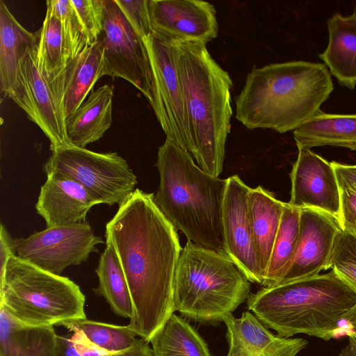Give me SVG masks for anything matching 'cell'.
Masks as SVG:
<instances>
[{"label": "cell", "instance_id": "cell-1", "mask_svg": "<svg viewBox=\"0 0 356 356\" xmlns=\"http://www.w3.org/2000/svg\"><path fill=\"white\" fill-rule=\"evenodd\" d=\"M139 188L106 225L128 283L133 315L128 327L149 343L174 313L175 269L182 248L177 229Z\"/></svg>", "mask_w": 356, "mask_h": 356}, {"label": "cell", "instance_id": "cell-2", "mask_svg": "<svg viewBox=\"0 0 356 356\" xmlns=\"http://www.w3.org/2000/svg\"><path fill=\"white\" fill-rule=\"evenodd\" d=\"M332 90L323 63L295 60L254 68L234 98L236 118L249 129L294 131L320 111Z\"/></svg>", "mask_w": 356, "mask_h": 356}, {"label": "cell", "instance_id": "cell-3", "mask_svg": "<svg viewBox=\"0 0 356 356\" xmlns=\"http://www.w3.org/2000/svg\"><path fill=\"white\" fill-rule=\"evenodd\" d=\"M160 184L154 200L161 213L199 246L225 252L222 207L227 179L201 169L186 151L166 138L156 163Z\"/></svg>", "mask_w": 356, "mask_h": 356}, {"label": "cell", "instance_id": "cell-4", "mask_svg": "<svg viewBox=\"0 0 356 356\" xmlns=\"http://www.w3.org/2000/svg\"><path fill=\"white\" fill-rule=\"evenodd\" d=\"M175 42L177 64L195 148L193 159L201 169L218 177L231 128L232 80L212 58L206 44Z\"/></svg>", "mask_w": 356, "mask_h": 356}, {"label": "cell", "instance_id": "cell-5", "mask_svg": "<svg viewBox=\"0 0 356 356\" xmlns=\"http://www.w3.org/2000/svg\"><path fill=\"white\" fill-rule=\"evenodd\" d=\"M355 304L356 293L333 270L262 287L247 299L248 310L277 334H305L325 341L334 337Z\"/></svg>", "mask_w": 356, "mask_h": 356}, {"label": "cell", "instance_id": "cell-6", "mask_svg": "<svg viewBox=\"0 0 356 356\" xmlns=\"http://www.w3.org/2000/svg\"><path fill=\"white\" fill-rule=\"evenodd\" d=\"M250 282L226 253L188 241L175 269L174 311L200 323L222 321L248 298Z\"/></svg>", "mask_w": 356, "mask_h": 356}, {"label": "cell", "instance_id": "cell-7", "mask_svg": "<svg viewBox=\"0 0 356 356\" xmlns=\"http://www.w3.org/2000/svg\"><path fill=\"white\" fill-rule=\"evenodd\" d=\"M86 298L68 277L45 271L13 254L0 277V307L29 326H58L86 318Z\"/></svg>", "mask_w": 356, "mask_h": 356}, {"label": "cell", "instance_id": "cell-8", "mask_svg": "<svg viewBox=\"0 0 356 356\" xmlns=\"http://www.w3.org/2000/svg\"><path fill=\"white\" fill-rule=\"evenodd\" d=\"M50 149L44 172H56L75 180L99 204L120 206L135 191L137 178L115 152L99 153L73 145Z\"/></svg>", "mask_w": 356, "mask_h": 356}, {"label": "cell", "instance_id": "cell-9", "mask_svg": "<svg viewBox=\"0 0 356 356\" xmlns=\"http://www.w3.org/2000/svg\"><path fill=\"white\" fill-rule=\"evenodd\" d=\"M143 42L152 72L153 102L151 106L166 138L193 158L195 148L177 64L175 40L154 31Z\"/></svg>", "mask_w": 356, "mask_h": 356}, {"label": "cell", "instance_id": "cell-10", "mask_svg": "<svg viewBox=\"0 0 356 356\" xmlns=\"http://www.w3.org/2000/svg\"><path fill=\"white\" fill-rule=\"evenodd\" d=\"M8 97L41 129L50 140V148L71 145L65 129L60 73L51 79L41 73L37 63V43L20 60Z\"/></svg>", "mask_w": 356, "mask_h": 356}, {"label": "cell", "instance_id": "cell-11", "mask_svg": "<svg viewBox=\"0 0 356 356\" xmlns=\"http://www.w3.org/2000/svg\"><path fill=\"white\" fill-rule=\"evenodd\" d=\"M97 40L103 49L104 76L125 79L152 105V79L146 47L115 0H104L103 26Z\"/></svg>", "mask_w": 356, "mask_h": 356}, {"label": "cell", "instance_id": "cell-12", "mask_svg": "<svg viewBox=\"0 0 356 356\" xmlns=\"http://www.w3.org/2000/svg\"><path fill=\"white\" fill-rule=\"evenodd\" d=\"M89 223L47 227L26 238H14L10 245L13 254L45 271L60 275L72 265L86 261L90 254L98 252L103 243Z\"/></svg>", "mask_w": 356, "mask_h": 356}, {"label": "cell", "instance_id": "cell-13", "mask_svg": "<svg viewBox=\"0 0 356 356\" xmlns=\"http://www.w3.org/2000/svg\"><path fill=\"white\" fill-rule=\"evenodd\" d=\"M222 207V238L225 252L247 279L262 284L248 210L250 187L237 175L227 179Z\"/></svg>", "mask_w": 356, "mask_h": 356}, {"label": "cell", "instance_id": "cell-14", "mask_svg": "<svg viewBox=\"0 0 356 356\" xmlns=\"http://www.w3.org/2000/svg\"><path fill=\"white\" fill-rule=\"evenodd\" d=\"M290 179L289 204L300 209H318L338 220L340 188L331 162L310 149L298 148Z\"/></svg>", "mask_w": 356, "mask_h": 356}, {"label": "cell", "instance_id": "cell-15", "mask_svg": "<svg viewBox=\"0 0 356 356\" xmlns=\"http://www.w3.org/2000/svg\"><path fill=\"white\" fill-rule=\"evenodd\" d=\"M154 31L176 40L207 44L218 25L215 7L200 0H148Z\"/></svg>", "mask_w": 356, "mask_h": 356}, {"label": "cell", "instance_id": "cell-16", "mask_svg": "<svg viewBox=\"0 0 356 356\" xmlns=\"http://www.w3.org/2000/svg\"><path fill=\"white\" fill-rule=\"evenodd\" d=\"M341 228L338 220L318 209H300L298 248L281 283L315 276L330 268L331 257Z\"/></svg>", "mask_w": 356, "mask_h": 356}, {"label": "cell", "instance_id": "cell-17", "mask_svg": "<svg viewBox=\"0 0 356 356\" xmlns=\"http://www.w3.org/2000/svg\"><path fill=\"white\" fill-rule=\"evenodd\" d=\"M222 321L227 327V356H296L308 343L302 338L273 334L248 311L239 318L229 314Z\"/></svg>", "mask_w": 356, "mask_h": 356}, {"label": "cell", "instance_id": "cell-18", "mask_svg": "<svg viewBox=\"0 0 356 356\" xmlns=\"http://www.w3.org/2000/svg\"><path fill=\"white\" fill-rule=\"evenodd\" d=\"M35 204L37 213L47 227L85 221L90 209L99 203L75 180L60 173L47 174Z\"/></svg>", "mask_w": 356, "mask_h": 356}, {"label": "cell", "instance_id": "cell-19", "mask_svg": "<svg viewBox=\"0 0 356 356\" xmlns=\"http://www.w3.org/2000/svg\"><path fill=\"white\" fill-rule=\"evenodd\" d=\"M329 41L318 54L340 85L356 86V8L349 16L335 13L327 22Z\"/></svg>", "mask_w": 356, "mask_h": 356}, {"label": "cell", "instance_id": "cell-20", "mask_svg": "<svg viewBox=\"0 0 356 356\" xmlns=\"http://www.w3.org/2000/svg\"><path fill=\"white\" fill-rule=\"evenodd\" d=\"M285 202L261 186L250 188L248 210L253 241L259 264L262 284L280 227ZM261 284V286H262Z\"/></svg>", "mask_w": 356, "mask_h": 356}, {"label": "cell", "instance_id": "cell-21", "mask_svg": "<svg viewBox=\"0 0 356 356\" xmlns=\"http://www.w3.org/2000/svg\"><path fill=\"white\" fill-rule=\"evenodd\" d=\"M113 86L104 85L94 91L65 119V129L71 145L86 148L100 139L112 124Z\"/></svg>", "mask_w": 356, "mask_h": 356}, {"label": "cell", "instance_id": "cell-22", "mask_svg": "<svg viewBox=\"0 0 356 356\" xmlns=\"http://www.w3.org/2000/svg\"><path fill=\"white\" fill-rule=\"evenodd\" d=\"M103 49L96 40L60 72L65 119L84 102L98 79L104 76Z\"/></svg>", "mask_w": 356, "mask_h": 356}, {"label": "cell", "instance_id": "cell-23", "mask_svg": "<svg viewBox=\"0 0 356 356\" xmlns=\"http://www.w3.org/2000/svg\"><path fill=\"white\" fill-rule=\"evenodd\" d=\"M298 149L320 146L356 150V114H330L321 110L293 131Z\"/></svg>", "mask_w": 356, "mask_h": 356}, {"label": "cell", "instance_id": "cell-24", "mask_svg": "<svg viewBox=\"0 0 356 356\" xmlns=\"http://www.w3.org/2000/svg\"><path fill=\"white\" fill-rule=\"evenodd\" d=\"M53 326H29L13 319L0 307V356H56Z\"/></svg>", "mask_w": 356, "mask_h": 356}, {"label": "cell", "instance_id": "cell-25", "mask_svg": "<svg viewBox=\"0 0 356 356\" xmlns=\"http://www.w3.org/2000/svg\"><path fill=\"white\" fill-rule=\"evenodd\" d=\"M38 31L29 32L0 0V89L4 97L15 81L19 62L38 42Z\"/></svg>", "mask_w": 356, "mask_h": 356}, {"label": "cell", "instance_id": "cell-26", "mask_svg": "<svg viewBox=\"0 0 356 356\" xmlns=\"http://www.w3.org/2000/svg\"><path fill=\"white\" fill-rule=\"evenodd\" d=\"M106 243L95 270L99 283L93 291L106 300L116 315L130 320L133 303L128 283L113 244L108 237Z\"/></svg>", "mask_w": 356, "mask_h": 356}, {"label": "cell", "instance_id": "cell-27", "mask_svg": "<svg viewBox=\"0 0 356 356\" xmlns=\"http://www.w3.org/2000/svg\"><path fill=\"white\" fill-rule=\"evenodd\" d=\"M149 343L153 356H211L197 330L175 313L152 335Z\"/></svg>", "mask_w": 356, "mask_h": 356}, {"label": "cell", "instance_id": "cell-28", "mask_svg": "<svg viewBox=\"0 0 356 356\" xmlns=\"http://www.w3.org/2000/svg\"><path fill=\"white\" fill-rule=\"evenodd\" d=\"M300 209L285 202L263 287L280 283L294 259L299 240Z\"/></svg>", "mask_w": 356, "mask_h": 356}, {"label": "cell", "instance_id": "cell-29", "mask_svg": "<svg viewBox=\"0 0 356 356\" xmlns=\"http://www.w3.org/2000/svg\"><path fill=\"white\" fill-rule=\"evenodd\" d=\"M58 326H63L73 333L81 334L98 349L111 353L129 350L140 339L128 325H116L86 318L64 321Z\"/></svg>", "mask_w": 356, "mask_h": 356}, {"label": "cell", "instance_id": "cell-30", "mask_svg": "<svg viewBox=\"0 0 356 356\" xmlns=\"http://www.w3.org/2000/svg\"><path fill=\"white\" fill-rule=\"evenodd\" d=\"M67 56L60 19L47 7L42 26L38 30L37 63L41 73L47 79L56 77L66 66Z\"/></svg>", "mask_w": 356, "mask_h": 356}, {"label": "cell", "instance_id": "cell-31", "mask_svg": "<svg viewBox=\"0 0 356 356\" xmlns=\"http://www.w3.org/2000/svg\"><path fill=\"white\" fill-rule=\"evenodd\" d=\"M47 7L60 19L70 60L90 45L88 38L70 0H48Z\"/></svg>", "mask_w": 356, "mask_h": 356}, {"label": "cell", "instance_id": "cell-32", "mask_svg": "<svg viewBox=\"0 0 356 356\" xmlns=\"http://www.w3.org/2000/svg\"><path fill=\"white\" fill-rule=\"evenodd\" d=\"M90 44L99 36L103 26L104 0H70Z\"/></svg>", "mask_w": 356, "mask_h": 356}, {"label": "cell", "instance_id": "cell-33", "mask_svg": "<svg viewBox=\"0 0 356 356\" xmlns=\"http://www.w3.org/2000/svg\"><path fill=\"white\" fill-rule=\"evenodd\" d=\"M125 18L143 41L153 33L148 0H115Z\"/></svg>", "mask_w": 356, "mask_h": 356}, {"label": "cell", "instance_id": "cell-34", "mask_svg": "<svg viewBox=\"0 0 356 356\" xmlns=\"http://www.w3.org/2000/svg\"><path fill=\"white\" fill-rule=\"evenodd\" d=\"M81 356H153L149 343L143 339L131 348L120 353H107L92 345L81 334L72 336Z\"/></svg>", "mask_w": 356, "mask_h": 356}, {"label": "cell", "instance_id": "cell-35", "mask_svg": "<svg viewBox=\"0 0 356 356\" xmlns=\"http://www.w3.org/2000/svg\"><path fill=\"white\" fill-rule=\"evenodd\" d=\"M339 188V226L342 232L356 238V190L349 188Z\"/></svg>", "mask_w": 356, "mask_h": 356}, {"label": "cell", "instance_id": "cell-36", "mask_svg": "<svg viewBox=\"0 0 356 356\" xmlns=\"http://www.w3.org/2000/svg\"><path fill=\"white\" fill-rule=\"evenodd\" d=\"M330 266L356 293V261L332 252Z\"/></svg>", "mask_w": 356, "mask_h": 356}, {"label": "cell", "instance_id": "cell-37", "mask_svg": "<svg viewBox=\"0 0 356 356\" xmlns=\"http://www.w3.org/2000/svg\"><path fill=\"white\" fill-rule=\"evenodd\" d=\"M339 188L356 190V165H348L332 161Z\"/></svg>", "mask_w": 356, "mask_h": 356}, {"label": "cell", "instance_id": "cell-38", "mask_svg": "<svg viewBox=\"0 0 356 356\" xmlns=\"http://www.w3.org/2000/svg\"><path fill=\"white\" fill-rule=\"evenodd\" d=\"M332 252L356 261V238L340 230Z\"/></svg>", "mask_w": 356, "mask_h": 356}, {"label": "cell", "instance_id": "cell-39", "mask_svg": "<svg viewBox=\"0 0 356 356\" xmlns=\"http://www.w3.org/2000/svg\"><path fill=\"white\" fill-rule=\"evenodd\" d=\"M11 239L12 237L1 224L0 229V277L3 275L7 263L13 254L10 245Z\"/></svg>", "mask_w": 356, "mask_h": 356}, {"label": "cell", "instance_id": "cell-40", "mask_svg": "<svg viewBox=\"0 0 356 356\" xmlns=\"http://www.w3.org/2000/svg\"><path fill=\"white\" fill-rule=\"evenodd\" d=\"M339 356H356V337L348 334V342L339 353Z\"/></svg>", "mask_w": 356, "mask_h": 356}, {"label": "cell", "instance_id": "cell-41", "mask_svg": "<svg viewBox=\"0 0 356 356\" xmlns=\"http://www.w3.org/2000/svg\"><path fill=\"white\" fill-rule=\"evenodd\" d=\"M343 321L350 325L352 332H356V304L343 316Z\"/></svg>", "mask_w": 356, "mask_h": 356}, {"label": "cell", "instance_id": "cell-42", "mask_svg": "<svg viewBox=\"0 0 356 356\" xmlns=\"http://www.w3.org/2000/svg\"><path fill=\"white\" fill-rule=\"evenodd\" d=\"M350 333H351V334H352L355 337H356V332H351Z\"/></svg>", "mask_w": 356, "mask_h": 356}]
</instances>
